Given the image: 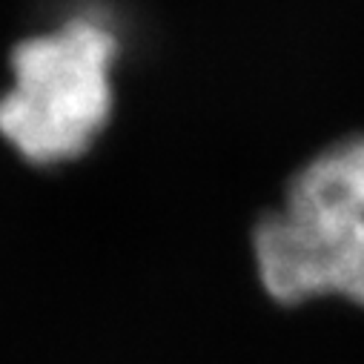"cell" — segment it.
<instances>
[{
  "mask_svg": "<svg viewBox=\"0 0 364 364\" xmlns=\"http://www.w3.org/2000/svg\"><path fill=\"white\" fill-rule=\"evenodd\" d=\"M118 38L95 18H72L29 35L9 55L0 138L35 166L86 155L115 112Z\"/></svg>",
  "mask_w": 364,
  "mask_h": 364,
  "instance_id": "2",
  "label": "cell"
},
{
  "mask_svg": "<svg viewBox=\"0 0 364 364\" xmlns=\"http://www.w3.org/2000/svg\"><path fill=\"white\" fill-rule=\"evenodd\" d=\"M264 290L282 304L341 296L364 307V135L310 158L252 232Z\"/></svg>",
  "mask_w": 364,
  "mask_h": 364,
  "instance_id": "1",
  "label": "cell"
}]
</instances>
